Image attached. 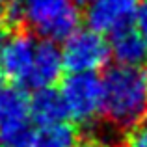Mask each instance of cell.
<instances>
[{
    "label": "cell",
    "instance_id": "obj_14",
    "mask_svg": "<svg viewBox=\"0 0 147 147\" xmlns=\"http://www.w3.org/2000/svg\"><path fill=\"white\" fill-rule=\"evenodd\" d=\"M9 26L6 24V21H4V19H0V49L4 47V45H6V41H7V37L11 36L9 34Z\"/></svg>",
    "mask_w": 147,
    "mask_h": 147
},
{
    "label": "cell",
    "instance_id": "obj_11",
    "mask_svg": "<svg viewBox=\"0 0 147 147\" xmlns=\"http://www.w3.org/2000/svg\"><path fill=\"white\" fill-rule=\"evenodd\" d=\"M80 134L73 123L60 121L52 125H41L34 132L32 147H78Z\"/></svg>",
    "mask_w": 147,
    "mask_h": 147
},
{
    "label": "cell",
    "instance_id": "obj_3",
    "mask_svg": "<svg viewBox=\"0 0 147 147\" xmlns=\"http://www.w3.org/2000/svg\"><path fill=\"white\" fill-rule=\"evenodd\" d=\"M60 93L65 100L69 119L91 125L104 112V82L97 73H71L63 78Z\"/></svg>",
    "mask_w": 147,
    "mask_h": 147
},
{
    "label": "cell",
    "instance_id": "obj_18",
    "mask_svg": "<svg viewBox=\"0 0 147 147\" xmlns=\"http://www.w3.org/2000/svg\"><path fill=\"white\" fill-rule=\"evenodd\" d=\"M91 147H100V145H91Z\"/></svg>",
    "mask_w": 147,
    "mask_h": 147
},
{
    "label": "cell",
    "instance_id": "obj_13",
    "mask_svg": "<svg viewBox=\"0 0 147 147\" xmlns=\"http://www.w3.org/2000/svg\"><path fill=\"white\" fill-rule=\"evenodd\" d=\"M134 28L147 41V0H142L140 2V7H138V13H136V21H134Z\"/></svg>",
    "mask_w": 147,
    "mask_h": 147
},
{
    "label": "cell",
    "instance_id": "obj_9",
    "mask_svg": "<svg viewBox=\"0 0 147 147\" xmlns=\"http://www.w3.org/2000/svg\"><path fill=\"white\" fill-rule=\"evenodd\" d=\"M110 50L119 65L144 67L147 63V41L132 26L110 36Z\"/></svg>",
    "mask_w": 147,
    "mask_h": 147
},
{
    "label": "cell",
    "instance_id": "obj_19",
    "mask_svg": "<svg viewBox=\"0 0 147 147\" xmlns=\"http://www.w3.org/2000/svg\"><path fill=\"white\" fill-rule=\"evenodd\" d=\"M78 147H80V145H78Z\"/></svg>",
    "mask_w": 147,
    "mask_h": 147
},
{
    "label": "cell",
    "instance_id": "obj_16",
    "mask_svg": "<svg viewBox=\"0 0 147 147\" xmlns=\"http://www.w3.org/2000/svg\"><path fill=\"white\" fill-rule=\"evenodd\" d=\"M76 2H78V4H86V6H88V4L95 2V0H76Z\"/></svg>",
    "mask_w": 147,
    "mask_h": 147
},
{
    "label": "cell",
    "instance_id": "obj_15",
    "mask_svg": "<svg viewBox=\"0 0 147 147\" xmlns=\"http://www.w3.org/2000/svg\"><path fill=\"white\" fill-rule=\"evenodd\" d=\"M9 4H11V0H0V15L4 13V9H6Z\"/></svg>",
    "mask_w": 147,
    "mask_h": 147
},
{
    "label": "cell",
    "instance_id": "obj_2",
    "mask_svg": "<svg viewBox=\"0 0 147 147\" xmlns=\"http://www.w3.org/2000/svg\"><path fill=\"white\" fill-rule=\"evenodd\" d=\"M22 24L36 36L50 41H65L80 28L82 15L76 0H17Z\"/></svg>",
    "mask_w": 147,
    "mask_h": 147
},
{
    "label": "cell",
    "instance_id": "obj_7",
    "mask_svg": "<svg viewBox=\"0 0 147 147\" xmlns=\"http://www.w3.org/2000/svg\"><path fill=\"white\" fill-rule=\"evenodd\" d=\"M37 41L26 30H17L7 37L6 45L0 49V67L4 76L17 84H24L26 76L34 65Z\"/></svg>",
    "mask_w": 147,
    "mask_h": 147
},
{
    "label": "cell",
    "instance_id": "obj_8",
    "mask_svg": "<svg viewBox=\"0 0 147 147\" xmlns=\"http://www.w3.org/2000/svg\"><path fill=\"white\" fill-rule=\"evenodd\" d=\"M63 71H65V63H63V56H61V49L56 45V41L43 39L37 43L34 65L22 86L30 88L34 91L45 90V88H54V84L60 82Z\"/></svg>",
    "mask_w": 147,
    "mask_h": 147
},
{
    "label": "cell",
    "instance_id": "obj_17",
    "mask_svg": "<svg viewBox=\"0 0 147 147\" xmlns=\"http://www.w3.org/2000/svg\"><path fill=\"white\" fill-rule=\"evenodd\" d=\"M2 80H4V71H2V67H0V86H2Z\"/></svg>",
    "mask_w": 147,
    "mask_h": 147
},
{
    "label": "cell",
    "instance_id": "obj_5",
    "mask_svg": "<svg viewBox=\"0 0 147 147\" xmlns=\"http://www.w3.org/2000/svg\"><path fill=\"white\" fill-rule=\"evenodd\" d=\"M65 71L69 73H97L112 60L110 41L93 28H78L63 41L61 47Z\"/></svg>",
    "mask_w": 147,
    "mask_h": 147
},
{
    "label": "cell",
    "instance_id": "obj_1",
    "mask_svg": "<svg viewBox=\"0 0 147 147\" xmlns=\"http://www.w3.org/2000/svg\"><path fill=\"white\" fill-rule=\"evenodd\" d=\"M104 112L114 129L130 130L147 119V69L114 65L102 76Z\"/></svg>",
    "mask_w": 147,
    "mask_h": 147
},
{
    "label": "cell",
    "instance_id": "obj_10",
    "mask_svg": "<svg viewBox=\"0 0 147 147\" xmlns=\"http://www.w3.org/2000/svg\"><path fill=\"white\" fill-rule=\"evenodd\" d=\"M30 117L37 127L65 121L69 114L60 90L45 88L34 91V95L30 97Z\"/></svg>",
    "mask_w": 147,
    "mask_h": 147
},
{
    "label": "cell",
    "instance_id": "obj_12",
    "mask_svg": "<svg viewBox=\"0 0 147 147\" xmlns=\"http://www.w3.org/2000/svg\"><path fill=\"white\" fill-rule=\"evenodd\" d=\"M125 147H147V119L127 132Z\"/></svg>",
    "mask_w": 147,
    "mask_h": 147
},
{
    "label": "cell",
    "instance_id": "obj_4",
    "mask_svg": "<svg viewBox=\"0 0 147 147\" xmlns=\"http://www.w3.org/2000/svg\"><path fill=\"white\" fill-rule=\"evenodd\" d=\"M30 97L19 86H0V147H32Z\"/></svg>",
    "mask_w": 147,
    "mask_h": 147
},
{
    "label": "cell",
    "instance_id": "obj_6",
    "mask_svg": "<svg viewBox=\"0 0 147 147\" xmlns=\"http://www.w3.org/2000/svg\"><path fill=\"white\" fill-rule=\"evenodd\" d=\"M140 2L142 0H95L88 4L86 22L102 36H114L134 24Z\"/></svg>",
    "mask_w": 147,
    "mask_h": 147
}]
</instances>
